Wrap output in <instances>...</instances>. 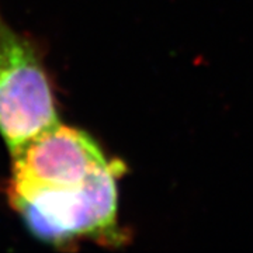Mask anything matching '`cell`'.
I'll list each match as a JSON object with an SVG mask.
<instances>
[{"instance_id": "cell-1", "label": "cell", "mask_w": 253, "mask_h": 253, "mask_svg": "<svg viewBox=\"0 0 253 253\" xmlns=\"http://www.w3.org/2000/svg\"><path fill=\"white\" fill-rule=\"evenodd\" d=\"M59 123L42 55L0 11V135L9 152Z\"/></svg>"}, {"instance_id": "cell-2", "label": "cell", "mask_w": 253, "mask_h": 253, "mask_svg": "<svg viewBox=\"0 0 253 253\" xmlns=\"http://www.w3.org/2000/svg\"><path fill=\"white\" fill-rule=\"evenodd\" d=\"M11 155L7 194L69 193L89 187L114 166L99 144L79 128L56 123Z\"/></svg>"}]
</instances>
